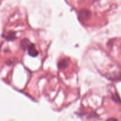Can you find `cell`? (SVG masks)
Wrapping results in <instances>:
<instances>
[{
	"mask_svg": "<svg viewBox=\"0 0 121 121\" xmlns=\"http://www.w3.org/2000/svg\"><path fill=\"white\" fill-rule=\"evenodd\" d=\"M106 121H118L117 119L115 118H109V119H108Z\"/></svg>",
	"mask_w": 121,
	"mask_h": 121,
	"instance_id": "obj_6",
	"label": "cell"
},
{
	"mask_svg": "<svg viewBox=\"0 0 121 121\" xmlns=\"http://www.w3.org/2000/svg\"><path fill=\"white\" fill-rule=\"evenodd\" d=\"M15 34H14V33H9V34H8V35H7V36L5 37V38L8 40H13H13L15 39Z\"/></svg>",
	"mask_w": 121,
	"mask_h": 121,
	"instance_id": "obj_5",
	"label": "cell"
},
{
	"mask_svg": "<svg viewBox=\"0 0 121 121\" xmlns=\"http://www.w3.org/2000/svg\"><path fill=\"white\" fill-rule=\"evenodd\" d=\"M28 52V54H30V56L32 57H36L39 54V52H37V50L35 48V46L33 44H31L30 46L28 47V48H27Z\"/></svg>",
	"mask_w": 121,
	"mask_h": 121,
	"instance_id": "obj_1",
	"label": "cell"
},
{
	"mask_svg": "<svg viewBox=\"0 0 121 121\" xmlns=\"http://www.w3.org/2000/svg\"><path fill=\"white\" fill-rule=\"evenodd\" d=\"M89 13H90L88 11L85 9V10L81 11H80V14L82 15V17L83 15H84V16L83 17V18H85V17H86V18L89 17V15H90Z\"/></svg>",
	"mask_w": 121,
	"mask_h": 121,
	"instance_id": "obj_4",
	"label": "cell"
},
{
	"mask_svg": "<svg viewBox=\"0 0 121 121\" xmlns=\"http://www.w3.org/2000/svg\"><path fill=\"white\" fill-rule=\"evenodd\" d=\"M31 44V43L30 41L28 39H25L21 41V44L20 45H21V48H22L24 50H25L27 49V48H28V47L30 46Z\"/></svg>",
	"mask_w": 121,
	"mask_h": 121,
	"instance_id": "obj_2",
	"label": "cell"
},
{
	"mask_svg": "<svg viewBox=\"0 0 121 121\" xmlns=\"http://www.w3.org/2000/svg\"><path fill=\"white\" fill-rule=\"evenodd\" d=\"M59 67L60 69H64L66 67V65H67V61L65 60H61L60 62L59 63Z\"/></svg>",
	"mask_w": 121,
	"mask_h": 121,
	"instance_id": "obj_3",
	"label": "cell"
}]
</instances>
